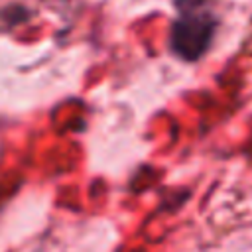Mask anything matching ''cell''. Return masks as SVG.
I'll use <instances>...</instances> for the list:
<instances>
[{"mask_svg": "<svg viewBox=\"0 0 252 252\" xmlns=\"http://www.w3.org/2000/svg\"><path fill=\"white\" fill-rule=\"evenodd\" d=\"M217 20L203 8H185L171 28V49L185 61L199 59L211 45Z\"/></svg>", "mask_w": 252, "mask_h": 252, "instance_id": "obj_1", "label": "cell"}]
</instances>
